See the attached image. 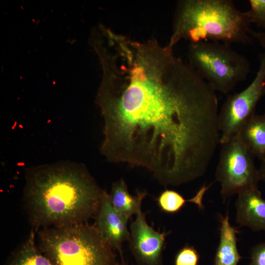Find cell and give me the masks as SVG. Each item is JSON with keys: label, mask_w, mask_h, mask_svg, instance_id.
<instances>
[{"label": "cell", "mask_w": 265, "mask_h": 265, "mask_svg": "<svg viewBox=\"0 0 265 265\" xmlns=\"http://www.w3.org/2000/svg\"><path fill=\"white\" fill-rule=\"evenodd\" d=\"M101 153L144 167L164 186L203 176L220 144L215 91L173 48L115 33L95 51Z\"/></svg>", "instance_id": "obj_1"}, {"label": "cell", "mask_w": 265, "mask_h": 265, "mask_svg": "<svg viewBox=\"0 0 265 265\" xmlns=\"http://www.w3.org/2000/svg\"><path fill=\"white\" fill-rule=\"evenodd\" d=\"M104 191L84 165H44L26 172L24 207L35 231L87 223L95 216Z\"/></svg>", "instance_id": "obj_2"}, {"label": "cell", "mask_w": 265, "mask_h": 265, "mask_svg": "<svg viewBox=\"0 0 265 265\" xmlns=\"http://www.w3.org/2000/svg\"><path fill=\"white\" fill-rule=\"evenodd\" d=\"M250 23L231 0H180L177 2L168 47L182 40L251 44Z\"/></svg>", "instance_id": "obj_3"}, {"label": "cell", "mask_w": 265, "mask_h": 265, "mask_svg": "<svg viewBox=\"0 0 265 265\" xmlns=\"http://www.w3.org/2000/svg\"><path fill=\"white\" fill-rule=\"evenodd\" d=\"M38 246L52 265H118L117 256L95 224L40 229Z\"/></svg>", "instance_id": "obj_4"}, {"label": "cell", "mask_w": 265, "mask_h": 265, "mask_svg": "<svg viewBox=\"0 0 265 265\" xmlns=\"http://www.w3.org/2000/svg\"><path fill=\"white\" fill-rule=\"evenodd\" d=\"M188 65L216 92L226 94L245 80L250 63L231 44L216 41L190 43Z\"/></svg>", "instance_id": "obj_5"}, {"label": "cell", "mask_w": 265, "mask_h": 265, "mask_svg": "<svg viewBox=\"0 0 265 265\" xmlns=\"http://www.w3.org/2000/svg\"><path fill=\"white\" fill-rule=\"evenodd\" d=\"M215 177L225 202L235 194L258 188L260 181L255 157L238 134L221 144Z\"/></svg>", "instance_id": "obj_6"}, {"label": "cell", "mask_w": 265, "mask_h": 265, "mask_svg": "<svg viewBox=\"0 0 265 265\" xmlns=\"http://www.w3.org/2000/svg\"><path fill=\"white\" fill-rule=\"evenodd\" d=\"M259 68L251 83L242 91L229 95L218 113L222 144L238 135L255 114L257 105L265 95V53L259 55Z\"/></svg>", "instance_id": "obj_7"}, {"label": "cell", "mask_w": 265, "mask_h": 265, "mask_svg": "<svg viewBox=\"0 0 265 265\" xmlns=\"http://www.w3.org/2000/svg\"><path fill=\"white\" fill-rule=\"evenodd\" d=\"M129 248L134 265H164L166 238L171 231H156L149 225L142 211L130 226Z\"/></svg>", "instance_id": "obj_8"}, {"label": "cell", "mask_w": 265, "mask_h": 265, "mask_svg": "<svg viewBox=\"0 0 265 265\" xmlns=\"http://www.w3.org/2000/svg\"><path fill=\"white\" fill-rule=\"evenodd\" d=\"M95 217L94 224L103 238L118 252L121 262H124L122 246L123 243L128 241L130 238L128 228L129 219L116 212L106 190Z\"/></svg>", "instance_id": "obj_9"}, {"label": "cell", "mask_w": 265, "mask_h": 265, "mask_svg": "<svg viewBox=\"0 0 265 265\" xmlns=\"http://www.w3.org/2000/svg\"><path fill=\"white\" fill-rule=\"evenodd\" d=\"M235 203L236 222L254 232L265 231V200L258 188L238 194Z\"/></svg>", "instance_id": "obj_10"}, {"label": "cell", "mask_w": 265, "mask_h": 265, "mask_svg": "<svg viewBox=\"0 0 265 265\" xmlns=\"http://www.w3.org/2000/svg\"><path fill=\"white\" fill-rule=\"evenodd\" d=\"M219 221L220 239L214 265H238L242 258L237 247L238 231L230 223L228 211L225 216L220 214Z\"/></svg>", "instance_id": "obj_11"}, {"label": "cell", "mask_w": 265, "mask_h": 265, "mask_svg": "<svg viewBox=\"0 0 265 265\" xmlns=\"http://www.w3.org/2000/svg\"><path fill=\"white\" fill-rule=\"evenodd\" d=\"M108 194L111 204L116 212L130 219L132 215L142 212V202L148 193L137 190L136 194L132 195L124 180L121 179L112 184Z\"/></svg>", "instance_id": "obj_12"}, {"label": "cell", "mask_w": 265, "mask_h": 265, "mask_svg": "<svg viewBox=\"0 0 265 265\" xmlns=\"http://www.w3.org/2000/svg\"><path fill=\"white\" fill-rule=\"evenodd\" d=\"M238 134L255 158L261 160L265 156V113L253 115Z\"/></svg>", "instance_id": "obj_13"}, {"label": "cell", "mask_w": 265, "mask_h": 265, "mask_svg": "<svg viewBox=\"0 0 265 265\" xmlns=\"http://www.w3.org/2000/svg\"><path fill=\"white\" fill-rule=\"evenodd\" d=\"M32 229L26 240L13 252L6 265H52L36 242Z\"/></svg>", "instance_id": "obj_14"}, {"label": "cell", "mask_w": 265, "mask_h": 265, "mask_svg": "<svg viewBox=\"0 0 265 265\" xmlns=\"http://www.w3.org/2000/svg\"><path fill=\"white\" fill-rule=\"evenodd\" d=\"M204 185L192 198L186 199L177 191L166 189L160 193L156 200L160 210L167 213H175L180 212L187 202L193 203L203 210V200L205 194L211 186Z\"/></svg>", "instance_id": "obj_15"}, {"label": "cell", "mask_w": 265, "mask_h": 265, "mask_svg": "<svg viewBox=\"0 0 265 265\" xmlns=\"http://www.w3.org/2000/svg\"><path fill=\"white\" fill-rule=\"evenodd\" d=\"M249 10L244 12L250 24L265 28V0H249Z\"/></svg>", "instance_id": "obj_16"}, {"label": "cell", "mask_w": 265, "mask_h": 265, "mask_svg": "<svg viewBox=\"0 0 265 265\" xmlns=\"http://www.w3.org/2000/svg\"><path fill=\"white\" fill-rule=\"evenodd\" d=\"M200 256L192 246L186 244L177 253L174 265H198Z\"/></svg>", "instance_id": "obj_17"}, {"label": "cell", "mask_w": 265, "mask_h": 265, "mask_svg": "<svg viewBox=\"0 0 265 265\" xmlns=\"http://www.w3.org/2000/svg\"><path fill=\"white\" fill-rule=\"evenodd\" d=\"M250 265H265V242L259 243L252 248Z\"/></svg>", "instance_id": "obj_18"}, {"label": "cell", "mask_w": 265, "mask_h": 265, "mask_svg": "<svg viewBox=\"0 0 265 265\" xmlns=\"http://www.w3.org/2000/svg\"><path fill=\"white\" fill-rule=\"evenodd\" d=\"M251 35L257 40L260 45L264 49L265 53V32H256L251 30Z\"/></svg>", "instance_id": "obj_19"}, {"label": "cell", "mask_w": 265, "mask_h": 265, "mask_svg": "<svg viewBox=\"0 0 265 265\" xmlns=\"http://www.w3.org/2000/svg\"><path fill=\"white\" fill-rule=\"evenodd\" d=\"M260 181H262L265 183V156L261 160V164L258 169Z\"/></svg>", "instance_id": "obj_20"}, {"label": "cell", "mask_w": 265, "mask_h": 265, "mask_svg": "<svg viewBox=\"0 0 265 265\" xmlns=\"http://www.w3.org/2000/svg\"><path fill=\"white\" fill-rule=\"evenodd\" d=\"M118 265H129L127 264L125 262H121L119 263Z\"/></svg>", "instance_id": "obj_21"}]
</instances>
